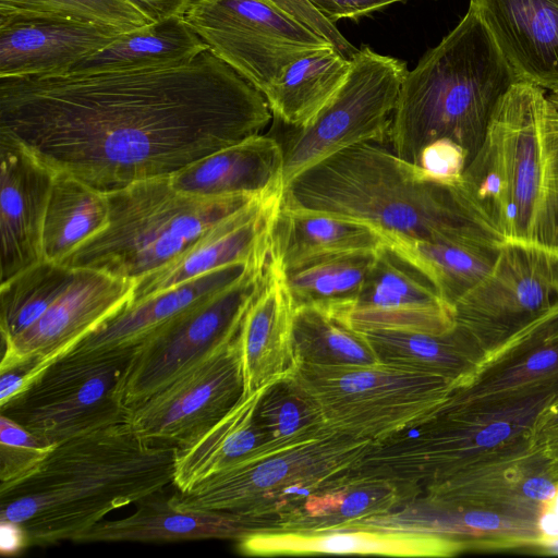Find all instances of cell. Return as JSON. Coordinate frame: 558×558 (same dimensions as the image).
<instances>
[{
	"label": "cell",
	"mask_w": 558,
	"mask_h": 558,
	"mask_svg": "<svg viewBox=\"0 0 558 558\" xmlns=\"http://www.w3.org/2000/svg\"><path fill=\"white\" fill-rule=\"evenodd\" d=\"M264 95L210 49L173 66L0 78V131L110 193L260 134Z\"/></svg>",
	"instance_id": "6da1fadb"
},
{
	"label": "cell",
	"mask_w": 558,
	"mask_h": 558,
	"mask_svg": "<svg viewBox=\"0 0 558 558\" xmlns=\"http://www.w3.org/2000/svg\"><path fill=\"white\" fill-rule=\"evenodd\" d=\"M174 452L141 438L126 421L70 438L33 475L0 493V520L21 524L29 546L76 542L109 512L172 483Z\"/></svg>",
	"instance_id": "7a4b0ae2"
},
{
	"label": "cell",
	"mask_w": 558,
	"mask_h": 558,
	"mask_svg": "<svg viewBox=\"0 0 558 558\" xmlns=\"http://www.w3.org/2000/svg\"><path fill=\"white\" fill-rule=\"evenodd\" d=\"M456 189L471 218L501 243L558 255V93L514 83Z\"/></svg>",
	"instance_id": "3957f363"
},
{
	"label": "cell",
	"mask_w": 558,
	"mask_h": 558,
	"mask_svg": "<svg viewBox=\"0 0 558 558\" xmlns=\"http://www.w3.org/2000/svg\"><path fill=\"white\" fill-rule=\"evenodd\" d=\"M280 205L367 225L387 243L409 239L488 251L504 245L471 218L456 185L432 179L375 142L305 170L283 189Z\"/></svg>",
	"instance_id": "277c9868"
},
{
	"label": "cell",
	"mask_w": 558,
	"mask_h": 558,
	"mask_svg": "<svg viewBox=\"0 0 558 558\" xmlns=\"http://www.w3.org/2000/svg\"><path fill=\"white\" fill-rule=\"evenodd\" d=\"M517 82L470 2L459 23L408 70L389 129L391 150L417 165L426 145L450 140L471 160L498 101Z\"/></svg>",
	"instance_id": "5b68a950"
},
{
	"label": "cell",
	"mask_w": 558,
	"mask_h": 558,
	"mask_svg": "<svg viewBox=\"0 0 558 558\" xmlns=\"http://www.w3.org/2000/svg\"><path fill=\"white\" fill-rule=\"evenodd\" d=\"M107 197V226L60 264L136 280L174 259L218 221L260 196L195 197L175 191L169 177H160L132 183Z\"/></svg>",
	"instance_id": "8992f818"
},
{
	"label": "cell",
	"mask_w": 558,
	"mask_h": 558,
	"mask_svg": "<svg viewBox=\"0 0 558 558\" xmlns=\"http://www.w3.org/2000/svg\"><path fill=\"white\" fill-rule=\"evenodd\" d=\"M372 442L331 434L277 447L227 468L169 498L180 511L235 513L255 532L283 526L314 493L340 483Z\"/></svg>",
	"instance_id": "52a82bcc"
},
{
	"label": "cell",
	"mask_w": 558,
	"mask_h": 558,
	"mask_svg": "<svg viewBox=\"0 0 558 558\" xmlns=\"http://www.w3.org/2000/svg\"><path fill=\"white\" fill-rule=\"evenodd\" d=\"M298 383L333 434L381 442L415 428L451 398L454 384L441 376L398 365H296Z\"/></svg>",
	"instance_id": "ba28073f"
},
{
	"label": "cell",
	"mask_w": 558,
	"mask_h": 558,
	"mask_svg": "<svg viewBox=\"0 0 558 558\" xmlns=\"http://www.w3.org/2000/svg\"><path fill=\"white\" fill-rule=\"evenodd\" d=\"M135 349L71 350L1 405L0 414L49 445L126 421L124 384Z\"/></svg>",
	"instance_id": "9c48e42d"
},
{
	"label": "cell",
	"mask_w": 558,
	"mask_h": 558,
	"mask_svg": "<svg viewBox=\"0 0 558 558\" xmlns=\"http://www.w3.org/2000/svg\"><path fill=\"white\" fill-rule=\"evenodd\" d=\"M348 77L305 126L292 129L283 149V189L324 159L362 143L388 138L407 62L368 46L350 58Z\"/></svg>",
	"instance_id": "30bf717a"
},
{
	"label": "cell",
	"mask_w": 558,
	"mask_h": 558,
	"mask_svg": "<svg viewBox=\"0 0 558 558\" xmlns=\"http://www.w3.org/2000/svg\"><path fill=\"white\" fill-rule=\"evenodd\" d=\"M269 254L254 260L233 283L189 307L136 345L124 400L134 404L232 341L263 283Z\"/></svg>",
	"instance_id": "8fae6325"
},
{
	"label": "cell",
	"mask_w": 558,
	"mask_h": 558,
	"mask_svg": "<svg viewBox=\"0 0 558 558\" xmlns=\"http://www.w3.org/2000/svg\"><path fill=\"white\" fill-rule=\"evenodd\" d=\"M183 17L262 94L290 63L333 46L269 0H193Z\"/></svg>",
	"instance_id": "7c38bea8"
},
{
	"label": "cell",
	"mask_w": 558,
	"mask_h": 558,
	"mask_svg": "<svg viewBox=\"0 0 558 558\" xmlns=\"http://www.w3.org/2000/svg\"><path fill=\"white\" fill-rule=\"evenodd\" d=\"M243 390L236 336L158 391L129 405L126 422L141 438L177 447L222 417Z\"/></svg>",
	"instance_id": "4fadbf2b"
},
{
	"label": "cell",
	"mask_w": 558,
	"mask_h": 558,
	"mask_svg": "<svg viewBox=\"0 0 558 558\" xmlns=\"http://www.w3.org/2000/svg\"><path fill=\"white\" fill-rule=\"evenodd\" d=\"M471 337L484 328L523 329L558 316V255L505 243L489 271L454 304Z\"/></svg>",
	"instance_id": "5bb4252c"
},
{
	"label": "cell",
	"mask_w": 558,
	"mask_h": 558,
	"mask_svg": "<svg viewBox=\"0 0 558 558\" xmlns=\"http://www.w3.org/2000/svg\"><path fill=\"white\" fill-rule=\"evenodd\" d=\"M134 280L89 268H72L58 294L31 327L2 342L0 371L24 362L36 364L37 377L104 322L128 306Z\"/></svg>",
	"instance_id": "9a60e30c"
},
{
	"label": "cell",
	"mask_w": 558,
	"mask_h": 558,
	"mask_svg": "<svg viewBox=\"0 0 558 558\" xmlns=\"http://www.w3.org/2000/svg\"><path fill=\"white\" fill-rule=\"evenodd\" d=\"M352 330L442 335L456 328L454 308L430 281L388 245L376 252L356 299L335 315Z\"/></svg>",
	"instance_id": "2e32d148"
},
{
	"label": "cell",
	"mask_w": 558,
	"mask_h": 558,
	"mask_svg": "<svg viewBox=\"0 0 558 558\" xmlns=\"http://www.w3.org/2000/svg\"><path fill=\"white\" fill-rule=\"evenodd\" d=\"M56 172L0 131V284L44 260V220Z\"/></svg>",
	"instance_id": "e0dca14e"
},
{
	"label": "cell",
	"mask_w": 558,
	"mask_h": 558,
	"mask_svg": "<svg viewBox=\"0 0 558 558\" xmlns=\"http://www.w3.org/2000/svg\"><path fill=\"white\" fill-rule=\"evenodd\" d=\"M281 196L279 191L253 199L209 228L174 259L134 280L129 305L218 268L267 255Z\"/></svg>",
	"instance_id": "ac0fdd59"
},
{
	"label": "cell",
	"mask_w": 558,
	"mask_h": 558,
	"mask_svg": "<svg viewBox=\"0 0 558 558\" xmlns=\"http://www.w3.org/2000/svg\"><path fill=\"white\" fill-rule=\"evenodd\" d=\"M294 313L286 271L270 250L263 283L238 335L243 396L252 395L295 369Z\"/></svg>",
	"instance_id": "d6986e66"
},
{
	"label": "cell",
	"mask_w": 558,
	"mask_h": 558,
	"mask_svg": "<svg viewBox=\"0 0 558 558\" xmlns=\"http://www.w3.org/2000/svg\"><path fill=\"white\" fill-rule=\"evenodd\" d=\"M520 82L558 93V0H471Z\"/></svg>",
	"instance_id": "ffe728a7"
},
{
	"label": "cell",
	"mask_w": 558,
	"mask_h": 558,
	"mask_svg": "<svg viewBox=\"0 0 558 558\" xmlns=\"http://www.w3.org/2000/svg\"><path fill=\"white\" fill-rule=\"evenodd\" d=\"M125 33L108 25L65 20L0 22V78L64 73Z\"/></svg>",
	"instance_id": "44dd1931"
},
{
	"label": "cell",
	"mask_w": 558,
	"mask_h": 558,
	"mask_svg": "<svg viewBox=\"0 0 558 558\" xmlns=\"http://www.w3.org/2000/svg\"><path fill=\"white\" fill-rule=\"evenodd\" d=\"M247 556H305L322 554L390 557H446L464 548L451 537L347 527L327 531L263 530L238 541Z\"/></svg>",
	"instance_id": "7402d4cb"
},
{
	"label": "cell",
	"mask_w": 558,
	"mask_h": 558,
	"mask_svg": "<svg viewBox=\"0 0 558 558\" xmlns=\"http://www.w3.org/2000/svg\"><path fill=\"white\" fill-rule=\"evenodd\" d=\"M283 149L257 134L209 154L169 175L175 191L217 198L264 196L283 191Z\"/></svg>",
	"instance_id": "603a6c76"
},
{
	"label": "cell",
	"mask_w": 558,
	"mask_h": 558,
	"mask_svg": "<svg viewBox=\"0 0 558 558\" xmlns=\"http://www.w3.org/2000/svg\"><path fill=\"white\" fill-rule=\"evenodd\" d=\"M266 387L242 396L217 422L175 447L172 484L179 492L186 493L227 468L286 446L270 441L255 418Z\"/></svg>",
	"instance_id": "cb8c5ba5"
},
{
	"label": "cell",
	"mask_w": 558,
	"mask_h": 558,
	"mask_svg": "<svg viewBox=\"0 0 558 558\" xmlns=\"http://www.w3.org/2000/svg\"><path fill=\"white\" fill-rule=\"evenodd\" d=\"M255 532L239 514L214 511H180L169 499L146 498L129 517L101 521L76 543L178 542L195 539L239 541Z\"/></svg>",
	"instance_id": "d4e9b609"
},
{
	"label": "cell",
	"mask_w": 558,
	"mask_h": 558,
	"mask_svg": "<svg viewBox=\"0 0 558 558\" xmlns=\"http://www.w3.org/2000/svg\"><path fill=\"white\" fill-rule=\"evenodd\" d=\"M253 262L218 268L128 305L104 322L72 350L96 351L137 345L174 316L236 281Z\"/></svg>",
	"instance_id": "484cf974"
},
{
	"label": "cell",
	"mask_w": 558,
	"mask_h": 558,
	"mask_svg": "<svg viewBox=\"0 0 558 558\" xmlns=\"http://www.w3.org/2000/svg\"><path fill=\"white\" fill-rule=\"evenodd\" d=\"M385 245L384 235L367 225L281 205L271 233V250L286 272Z\"/></svg>",
	"instance_id": "4316f807"
},
{
	"label": "cell",
	"mask_w": 558,
	"mask_h": 558,
	"mask_svg": "<svg viewBox=\"0 0 558 558\" xmlns=\"http://www.w3.org/2000/svg\"><path fill=\"white\" fill-rule=\"evenodd\" d=\"M208 49L184 17L175 16L123 34L111 45L76 62L64 74L173 66L187 63Z\"/></svg>",
	"instance_id": "83f0119b"
},
{
	"label": "cell",
	"mask_w": 558,
	"mask_h": 558,
	"mask_svg": "<svg viewBox=\"0 0 558 558\" xmlns=\"http://www.w3.org/2000/svg\"><path fill=\"white\" fill-rule=\"evenodd\" d=\"M351 60L335 46L290 63L263 95L274 118L292 129L310 123L345 82Z\"/></svg>",
	"instance_id": "f1b7e54d"
},
{
	"label": "cell",
	"mask_w": 558,
	"mask_h": 558,
	"mask_svg": "<svg viewBox=\"0 0 558 558\" xmlns=\"http://www.w3.org/2000/svg\"><path fill=\"white\" fill-rule=\"evenodd\" d=\"M416 492L398 483L353 476L308 496L293 517L277 530L327 531L350 527L361 521L386 514Z\"/></svg>",
	"instance_id": "f546056e"
},
{
	"label": "cell",
	"mask_w": 558,
	"mask_h": 558,
	"mask_svg": "<svg viewBox=\"0 0 558 558\" xmlns=\"http://www.w3.org/2000/svg\"><path fill=\"white\" fill-rule=\"evenodd\" d=\"M108 217L107 193L69 174L56 173L44 220V260L61 263L101 231Z\"/></svg>",
	"instance_id": "4dcf8cb0"
},
{
	"label": "cell",
	"mask_w": 558,
	"mask_h": 558,
	"mask_svg": "<svg viewBox=\"0 0 558 558\" xmlns=\"http://www.w3.org/2000/svg\"><path fill=\"white\" fill-rule=\"evenodd\" d=\"M363 335L381 363L441 376L456 388L466 384L470 377L466 343L471 335L458 325L442 335L408 331Z\"/></svg>",
	"instance_id": "1f68e13d"
},
{
	"label": "cell",
	"mask_w": 558,
	"mask_h": 558,
	"mask_svg": "<svg viewBox=\"0 0 558 558\" xmlns=\"http://www.w3.org/2000/svg\"><path fill=\"white\" fill-rule=\"evenodd\" d=\"M388 246L418 269L451 306L489 271L499 251L409 239H391Z\"/></svg>",
	"instance_id": "d6a6232c"
},
{
	"label": "cell",
	"mask_w": 558,
	"mask_h": 558,
	"mask_svg": "<svg viewBox=\"0 0 558 558\" xmlns=\"http://www.w3.org/2000/svg\"><path fill=\"white\" fill-rule=\"evenodd\" d=\"M293 351L296 365L331 367L379 363L363 333L315 306L295 307Z\"/></svg>",
	"instance_id": "836d02e7"
},
{
	"label": "cell",
	"mask_w": 558,
	"mask_h": 558,
	"mask_svg": "<svg viewBox=\"0 0 558 558\" xmlns=\"http://www.w3.org/2000/svg\"><path fill=\"white\" fill-rule=\"evenodd\" d=\"M376 252L333 257L286 272L294 306L340 314L362 290Z\"/></svg>",
	"instance_id": "e575fe53"
},
{
	"label": "cell",
	"mask_w": 558,
	"mask_h": 558,
	"mask_svg": "<svg viewBox=\"0 0 558 558\" xmlns=\"http://www.w3.org/2000/svg\"><path fill=\"white\" fill-rule=\"evenodd\" d=\"M255 418L268 439L280 445L301 444L333 434L292 372L267 385Z\"/></svg>",
	"instance_id": "d590c367"
},
{
	"label": "cell",
	"mask_w": 558,
	"mask_h": 558,
	"mask_svg": "<svg viewBox=\"0 0 558 558\" xmlns=\"http://www.w3.org/2000/svg\"><path fill=\"white\" fill-rule=\"evenodd\" d=\"M71 272V267L43 260L0 284V331L7 342L45 313Z\"/></svg>",
	"instance_id": "8d00e7d4"
},
{
	"label": "cell",
	"mask_w": 558,
	"mask_h": 558,
	"mask_svg": "<svg viewBox=\"0 0 558 558\" xmlns=\"http://www.w3.org/2000/svg\"><path fill=\"white\" fill-rule=\"evenodd\" d=\"M32 19L89 22L126 33L153 24L129 0H0V22Z\"/></svg>",
	"instance_id": "74e56055"
},
{
	"label": "cell",
	"mask_w": 558,
	"mask_h": 558,
	"mask_svg": "<svg viewBox=\"0 0 558 558\" xmlns=\"http://www.w3.org/2000/svg\"><path fill=\"white\" fill-rule=\"evenodd\" d=\"M54 446L0 414V493L33 475Z\"/></svg>",
	"instance_id": "f35d334b"
},
{
	"label": "cell",
	"mask_w": 558,
	"mask_h": 558,
	"mask_svg": "<svg viewBox=\"0 0 558 558\" xmlns=\"http://www.w3.org/2000/svg\"><path fill=\"white\" fill-rule=\"evenodd\" d=\"M469 161L468 153L460 145L450 140H437L422 149L417 166L432 179L456 185Z\"/></svg>",
	"instance_id": "ab89813d"
},
{
	"label": "cell",
	"mask_w": 558,
	"mask_h": 558,
	"mask_svg": "<svg viewBox=\"0 0 558 558\" xmlns=\"http://www.w3.org/2000/svg\"><path fill=\"white\" fill-rule=\"evenodd\" d=\"M278 9L295 19L316 34L328 39L349 59L357 50L337 28L307 0H269Z\"/></svg>",
	"instance_id": "60d3db41"
},
{
	"label": "cell",
	"mask_w": 558,
	"mask_h": 558,
	"mask_svg": "<svg viewBox=\"0 0 558 558\" xmlns=\"http://www.w3.org/2000/svg\"><path fill=\"white\" fill-rule=\"evenodd\" d=\"M325 17L335 23L341 20L355 21L391 4L407 0H307Z\"/></svg>",
	"instance_id": "b9f144b4"
},
{
	"label": "cell",
	"mask_w": 558,
	"mask_h": 558,
	"mask_svg": "<svg viewBox=\"0 0 558 558\" xmlns=\"http://www.w3.org/2000/svg\"><path fill=\"white\" fill-rule=\"evenodd\" d=\"M149 21L158 23L165 20L184 16L193 0H129Z\"/></svg>",
	"instance_id": "7bdbcfd3"
},
{
	"label": "cell",
	"mask_w": 558,
	"mask_h": 558,
	"mask_svg": "<svg viewBox=\"0 0 558 558\" xmlns=\"http://www.w3.org/2000/svg\"><path fill=\"white\" fill-rule=\"evenodd\" d=\"M28 545L23 526L10 520H0V550L4 556H16Z\"/></svg>",
	"instance_id": "ee69618b"
},
{
	"label": "cell",
	"mask_w": 558,
	"mask_h": 558,
	"mask_svg": "<svg viewBox=\"0 0 558 558\" xmlns=\"http://www.w3.org/2000/svg\"><path fill=\"white\" fill-rule=\"evenodd\" d=\"M557 490L554 482L542 476L531 477L522 485L524 496L537 501H551Z\"/></svg>",
	"instance_id": "f6af8a7d"
},
{
	"label": "cell",
	"mask_w": 558,
	"mask_h": 558,
	"mask_svg": "<svg viewBox=\"0 0 558 558\" xmlns=\"http://www.w3.org/2000/svg\"><path fill=\"white\" fill-rule=\"evenodd\" d=\"M539 529L549 537H558V515L554 511L541 515Z\"/></svg>",
	"instance_id": "bcb514c9"
},
{
	"label": "cell",
	"mask_w": 558,
	"mask_h": 558,
	"mask_svg": "<svg viewBox=\"0 0 558 558\" xmlns=\"http://www.w3.org/2000/svg\"><path fill=\"white\" fill-rule=\"evenodd\" d=\"M544 547L550 553L558 554V537H550L545 542Z\"/></svg>",
	"instance_id": "7dc6e473"
},
{
	"label": "cell",
	"mask_w": 558,
	"mask_h": 558,
	"mask_svg": "<svg viewBox=\"0 0 558 558\" xmlns=\"http://www.w3.org/2000/svg\"><path fill=\"white\" fill-rule=\"evenodd\" d=\"M551 501H554L553 511L558 515V494H556V496L554 497V499Z\"/></svg>",
	"instance_id": "c3c4849f"
}]
</instances>
